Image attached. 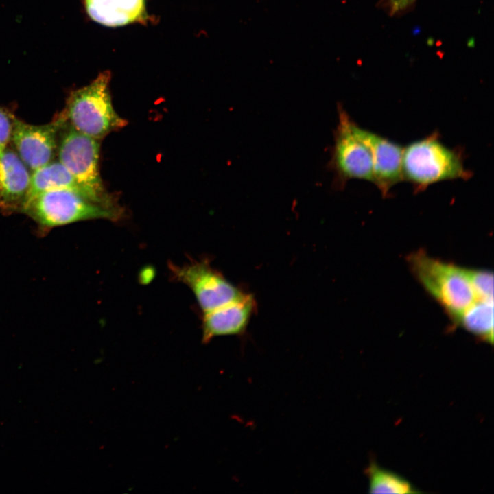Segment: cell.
Here are the masks:
<instances>
[{"instance_id": "obj_1", "label": "cell", "mask_w": 494, "mask_h": 494, "mask_svg": "<svg viewBox=\"0 0 494 494\" xmlns=\"http://www.w3.org/2000/svg\"><path fill=\"white\" fill-rule=\"evenodd\" d=\"M464 158L461 148L447 146L439 132L434 131L403 147V180L410 183L416 193L440 182L467 180L473 172L465 167Z\"/></svg>"}, {"instance_id": "obj_2", "label": "cell", "mask_w": 494, "mask_h": 494, "mask_svg": "<svg viewBox=\"0 0 494 494\" xmlns=\"http://www.w3.org/2000/svg\"><path fill=\"white\" fill-rule=\"evenodd\" d=\"M110 73L104 71L89 84L71 92L60 115L76 131L101 141L128 121L115 111L109 91Z\"/></svg>"}, {"instance_id": "obj_3", "label": "cell", "mask_w": 494, "mask_h": 494, "mask_svg": "<svg viewBox=\"0 0 494 494\" xmlns=\"http://www.w3.org/2000/svg\"><path fill=\"white\" fill-rule=\"evenodd\" d=\"M21 213L32 218L42 234L54 228L90 220H120L124 210L108 208L68 189L40 193L25 201Z\"/></svg>"}, {"instance_id": "obj_4", "label": "cell", "mask_w": 494, "mask_h": 494, "mask_svg": "<svg viewBox=\"0 0 494 494\" xmlns=\"http://www.w3.org/2000/svg\"><path fill=\"white\" fill-rule=\"evenodd\" d=\"M414 274L456 321L478 298L468 269L417 252L408 257Z\"/></svg>"}, {"instance_id": "obj_5", "label": "cell", "mask_w": 494, "mask_h": 494, "mask_svg": "<svg viewBox=\"0 0 494 494\" xmlns=\"http://www.w3.org/2000/svg\"><path fill=\"white\" fill-rule=\"evenodd\" d=\"M99 140L84 135L65 123L58 148V161L73 176L90 200L111 209L121 208L106 189L101 178Z\"/></svg>"}, {"instance_id": "obj_6", "label": "cell", "mask_w": 494, "mask_h": 494, "mask_svg": "<svg viewBox=\"0 0 494 494\" xmlns=\"http://www.w3.org/2000/svg\"><path fill=\"white\" fill-rule=\"evenodd\" d=\"M338 124L328 163L333 172L335 188L341 189L351 180L373 183V162L370 149L359 126L341 104L338 105Z\"/></svg>"}, {"instance_id": "obj_7", "label": "cell", "mask_w": 494, "mask_h": 494, "mask_svg": "<svg viewBox=\"0 0 494 494\" xmlns=\"http://www.w3.org/2000/svg\"><path fill=\"white\" fill-rule=\"evenodd\" d=\"M169 268L173 279L185 284L193 292L202 313L235 300L245 293L204 261H193L182 266L170 263Z\"/></svg>"}, {"instance_id": "obj_8", "label": "cell", "mask_w": 494, "mask_h": 494, "mask_svg": "<svg viewBox=\"0 0 494 494\" xmlns=\"http://www.w3.org/2000/svg\"><path fill=\"white\" fill-rule=\"evenodd\" d=\"M64 124L65 121L60 114L44 125L30 124L14 116L10 142L30 171L52 161Z\"/></svg>"}, {"instance_id": "obj_9", "label": "cell", "mask_w": 494, "mask_h": 494, "mask_svg": "<svg viewBox=\"0 0 494 494\" xmlns=\"http://www.w3.org/2000/svg\"><path fill=\"white\" fill-rule=\"evenodd\" d=\"M361 134L368 145L373 156V182L384 197L392 188L403 181V146L360 126Z\"/></svg>"}, {"instance_id": "obj_10", "label": "cell", "mask_w": 494, "mask_h": 494, "mask_svg": "<svg viewBox=\"0 0 494 494\" xmlns=\"http://www.w3.org/2000/svg\"><path fill=\"white\" fill-rule=\"evenodd\" d=\"M257 307L254 296L244 293L239 298L203 313L202 342L222 336L243 334Z\"/></svg>"}, {"instance_id": "obj_11", "label": "cell", "mask_w": 494, "mask_h": 494, "mask_svg": "<svg viewBox=\"0 0 494 494\" xmlns=\"http://www.w3.org/2000/svg\"><path fill=\"white\" fill-rule=\"evenodd\" d=\"M29 168L14 150L8 146L0 153V211L21 212L30 183Z\"/></svg>"}, {"instance_id": "obj_12", "label": "cell", "mask_w": 494, "mask_h": 494, "mask_svg": "<svg viewBox=\"0 0 494 494\" xmlns=\"http://www.w3.org/2000/svg\"><path fill=\"white\" fill-rule=\"evenodd\" d=\"M89 16L108 27L124 25L145 18V0H84Z\"/></svg>"}, {"instance_id": "obj_13", "label": "cell", "mask_w": 494, "mask_h": 494, "mask_svg": "<svg viewBox=\"0 0 494 494\" xmlns=\"http://www.w3.org/2000/svg\"><path fill=\"white\" fill-rule=\"evenodd\" d=\"M59 189H71L86 198L67 169L59 161H51L32 172L25 202L40 193Z\"/></svg>"}, {"instance_id": "obj_14", "label": "cell", "mask_w": 494, "mask_h": 494, "mask_svg": "<svg viewBox=\"0 0 494 494\" xmlns=\"http://www.w3.org/2000/svg\"><path fill=\"white\" fill-rule=\"evenodd\" d=\"M478 339L493 342V300L479 299L455 321Z\"/></svg>"}, {"instance_id": "obj_15", "label": "cell", "mask_w": 494, "mask_h": 494, "mask_svg": "<svg viewBox=\"0 0 494 494\" xmlns=\"http://www.w3.org/2000/svg\"><path fill=\"white\" fill-rule=\"evenodd\" d=\"M370 493H418L413 484L395 472L382 468L371 461L365 470Z\"/></svg>"}, {"instance_id": "obj_16", "label": "cell", "mask_w": 494, "mask_h": 494, "mask_svg": "<svg viewBox=\"0 0 494 494\" xmlns=\"http://www.w3.org/2000/svg\"><path fill=\"white\" fill-rule=\"evenodd\" d=\"M474 290L480 299L493 300V274L492 272L468 269Z\"/></svg>"}, {"instance_id": "obj_17", "label": "cell", "mask_w": 494, "mask_h": 494, "mask_svg": "<svg viewBox=\"0 0 494 494\" xmlns=\"http://www.w3.org/2000/svg\"><path fill=\"white\" fill-rule=\"evenodd\" d=\"M13 118L14 115L0 107V153L10 142Z\"/></svg>"}, {"instance_id": "obj_18", "label": "cell", "mask_w": 494, "mask_h": 494, "mask_svg": "<svg viewBox=\"0 0 494 494\" xmlns=\"http://www.w3.org/2000/svg\"><path fill=\"white\" fill-rule=\"evenodd\" d=\"M417 0H379V5L388 15L399 16L410 10Z\"/></svg>"}]
</instances>
